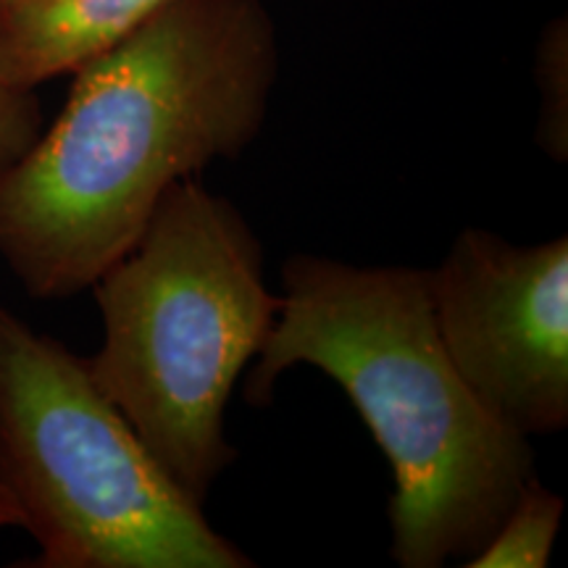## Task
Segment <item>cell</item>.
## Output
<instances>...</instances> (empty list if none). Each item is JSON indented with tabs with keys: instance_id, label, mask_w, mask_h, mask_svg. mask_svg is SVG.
<instances>
[{
	"instance_id": "8992f818",
	"label": "cell",
	"mask_w": 568,
	"mask_h": 568,
	"mask_svg": "<svg viewBox=\"0 0 568 568\" xmlns=\"http://www.w3.org/2000/svg\"><path fill=\"white\" fill-rule=\"evenodd\" d=\"M174 0H45L0 13V77L38 90L130 38Z\"/></svg>"
},
{
	"instance_id": "ba28073f",
	"label": "cell",
	"mask_w": 568,
	"mask_h": 568,
	"mask_svg": "<svg viewBox=\"0 0 568 568\" xmlns=\"http://www.w3.org/2000/svg\"><path fill=\"white\" fill-rule=\"evenodd\" d=\"M537 130L535 142L552 161H568V21L550 19L535 45Z\"/></svg>"
},
{
	"instance_id": "7a4b0ae2",
	"label": "cell",
	"mask_w": 568,
	"mask_h": 568,
	"mask_svg": "<svg viewBox=\"0 0 568 568\" xmlns=\"http://www.w3.org/2000/svg\"><path fill=\"white\" fill-rule=\"evenodd\" d=\"M280 274V314L251 364L247 400L272 403L295 366L337 382L393 471L389 558L403 568L466 564L537 468L529 439L497 422L453 366L429 268L297 253Z\"/></svg>"
},
{
	"instance_id": "6da1fadb",
	"label": "cell",
	"mask_w": 568,
	"mask_h": 568,
	"mask_svg": "<svg viewBox=\"0 0 568 568\" xmlns=\"http://www.w3.org/2000/svg\"><path fill=\"white\" fill-rule=\"evenodd\" d=\"M71 77L53 124L0 174V261L40 301L90 290L169 187L258 140L280 42L261 0H174Z\"/></svg>"
},
{
	"instance_id": "30bf717a",
	"label": "cell",
	"mask_w": 568,
	"mask_h": 568,
	"mask_svg": "<svg viewBox=\"0 0 568 568\" xmlns=\"http://www.w3.org/2000/svg\"><path fill=\"white\" fill-rule=\"evenodd\" d=\"M13 3V0H0V13H3L6 9H9V6Z\"/></svg>"
},
{
	"instance_id": "52a82bcc",
	"label": "cell",
	"mask_w": 568,
	"mask_h": 568,
	"mask_svg": "<svg viewBox=\"0 0 568 568\" xmlns=\"http://www.w3.org/2000/svg\"><path fill=\"white\" fill-rule=\"evenodd\" d=\"M564 521V497L531 477L468 568H545Z\"/></svg>"
},
{
	"instance_id": "9c48e42d",
	"label": "cell",
	"mask_w": 568,
	"mask_h": 568,
	"mask_svg": "<svg viewBox=\"0 0 568 568\" xmlns=\"http://www.w3.org/2000/svg\"><path fill=\"white\" fill-rule=\"evenodd\" d=\"M45 126L38 90L17 88L0 77V174L17 163Z\"/></svg>"
},
{
	"instance_id": "277c9868",
	"label": "cell",
	"mask_w": 568,
	"mask_h": 568,
	"mask_svg": "<svg viewBox=\"0 0 568 568\" xmlns=\"http://www.w3.org/2000/svg\"><path fill=\"white\" fill-rule=\"evenodd\" d=\"M0 527L40 568H251L169 479L88 358L0 305Z\"/></svg>"
},
{
	"instance_id": "5b68a950",
	"label": "cell",
	"mask_w": 568,
	"mask_h": 568,
	"mask_svg": "<svg viewBox=\"0 0 568 568\" xmlns=\"http://www.w3.org/2000/svg\"><path fill=\"white\" fill-rule=\"evenodd\" d=\"M439 339L477 400L521 437L568 426V237L516 245L466 226L429 268Z\"/></svg>"
},
{
	"instance_id": "3957f363",
	"label": "cell",
	"mask_w": 568,
	"mask_h": 568,
	"mask_svg": "<svg viewBox=\"0 0 568 568\" xmlns=\"http://www.w3.org/2000/svg\"><path fill=\"white\" fill-rule=\"evenodd\" d=\"M90 290L103 318L92 379L203 506L237 458L226 408L280 314L258 234L230 197L182 180Z\"/></svg>"
},
{
	"instance_id": "8fae6325",
	"label": "cell",
	"mask_w": 568,
	"mask_h": 568,
	"mask_svg": "<svg viewBox=\"0 0 568 568\" xmlns=\"http://www.w3.org/2000/svg\"><path fill=\"white\" fill-rule=\"evenodd\" d=\"M13 3H45V0H13Z\"/></svg>"
}]
</instances>
